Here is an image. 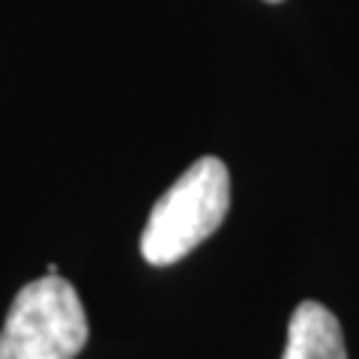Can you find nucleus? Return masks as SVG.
I'll return each mask as SVG.
<instances>
[{
    "label": "nucleus",
    "mask_w": 359,
    "mask_h": 359,
    "mask_svg": "<svg viewBox=\"0 0 359 359\" xmlns=\"http://www.w3.org/2000/svg\"><path fill=\"white\" fill-rule=\"evenodd\" d=\"M231 177L216 156H204L180 174L177 183L156 201L141 233V255L153 266H171L198 249L228 216Z\"/></svg>",
    "instance_id": "1"
},
{
    "label": "nucleus",
    "mask_w": 359,
    "mask_h": 359,
    "mask_svg": "<svg viewBox=\"0 0 359 359\" xmlns=\"http://www.w3.org/2000/svg\"><path fill=\"white\" fill-rule=\"evenodd\" d=\"M266 4H282V0H266Z\"/></svg>",
    "instance_id": "4"
},
{
    "label": "nucleus",
    "mask_w": 359,
    "mask_h": 359,
    "mask_svg": "<svg viewBox=\"0 0 359 359\" xmlns=\"http://www.w3.org/2000/svg\"><path fill=\"white\" fill-rule=\"evenodd\" d=\"M87 335L75 287L60 276H45L18 290L0 332V359H75Z\"/></svg>",
    "instance_id": "2"
},
{
    "label": "nucleus",
    "mask_w": 359,
    "mask_h": 359,
    "mask_svg": "<svg viewBox=\"0 0 359 359\" xmlns=\"http://www.w3.org/2000/svg\"><path fill=\"white\" fill-rule=\"evenodd\" d=\"M282 359H347L339 318L320 302H299L290 314Z\"/></svg>",
    "instance_id": "3"
}]
</instances>
